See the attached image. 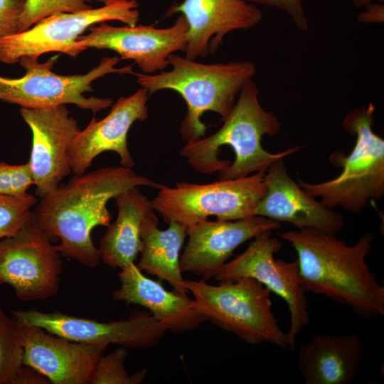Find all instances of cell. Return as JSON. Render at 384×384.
<instances>
[{"label": "cell", "mask_w": 384, "mask_h": 384, "mask_svg": "<svg viewBox=\"0 0 384 384\" xmlns=\"http://www.w3.org/2000/svg\"><path fill=\"white\" fill-rule=\"evenodd\" d=\"M26 0H0V38L19 33Z\"/></svg>", "instance_id": "obj_29"}, {"label": "cell", "mask_w": 384, "mask_h": 384, "mask_svg": "<svg viewBox=\"0 0 384 384\" xmlns=\"http://www.w3.org/2000/svg\"><path fill=\"white\" fill-rule=\"evenodd\" d=\"M34 185L28 161L23 164H9L0 161V194L22 196Z\"/></svg>", "instance_id": "obj_28"}, {"label": "cell", "mask_w": 384, "mask_h": 384, "mask_svg": "<svg viewBox=\"0 0 384 384\" xmlns=\"http://www.w3.org/2000/svg\"><path fill=\"white\" fill-rule=\"evenodd\" d=\"M37 198L30 193L22 196L0 194V240L13 236L32 220V208Z\"/></svg>", "instance_id": "obj_26"}, {"label": "cell", "mask_w": 384, "mask_h": 384, "mask_svg": "<svg viewBox=\"0 0 384 384\" xmlns=\"http://www.w3.org/2000/svg\"><path fill=\"white\" fill-rule=\"evenodd\" d=\"M114 198L118 215L100 239L98 250L105 264L112 269H121L134 262L140 252L142 222L154 208L151 201L137 187L127 189Z\"/></svg>", "instance_id": "obj_22"}, {"label": "cell", "mask_w": 384, "mask_h": 384, "mask_svg": "<svg viewBox=\"0 0 384 384\" xmlns=\"http://www.w3.org/2000/svg\"><path fill=\"white\" fill-rule=\"evenodd\" d=\"M374 111V105L369 104L345 117L343 127L356 137V142L348 156L335 151L329 156L332 164L342 167L337 177L316 183L297 180L306 192L320 198L329 208L339 206L357 213L370 201H379L384 195V140L373 131Z\"/></svg>", "instance_id": "obj_5"}, {"label": "cell", "mask_w": 384, "mask_h": 384, "mask_svg": "<svg viewBox=\"0 0 384 384\" xmlns=\"http://www.w3.org/2000/svg\"><path fill=\"white\" fill-rule=\"evenodd\" d=\"M140 186L159 189L162 185L123 166L75 175L41 198L33 210L32 222L52 241L60 240L58 246L61 255L94 268L101 257L91 233L97 226L110 225L108 201Z\"/></svg>", "instance_id": "obj_1"}, {"label": "cell", "mask_w": 384, "mask_h": 384, "mask_svg": "<svg viewBox=\"0 0 384 384\" xmlns=\"http://www.w3.org/2000/svg\"><path fill=\"white\" fill-rule=\"evenodd\" d=\"M21 324L23 363L53 384H89L107 345L69 340L43 329Z\"/></svg>", "instance_id": "obj_17"}, {"label": "cell", "mask_w": 384, "mask_h": 384, "mask_svg": "<svg viewBox=\"0 0 384 384\" xmlns=\"http://www.w3.org/2000/svg\"><path fill=\"white\" fill-rule=\"evenodd\" d=\"M48 380L23 363L21 327L0 308V384H48Z\"/></svg>", "instance_id": "obj_24"}, {"label": "cell", "mask_w": 384, "mask_h": 384, "mask_svg": "<svg viewBox=\"0 0 384 384\" xmlns=\"http://www.w3.org/2000/svg\"><path fill=\"white\" fill-rule=\"evenodd\" d=\"M19 323L41 327L48 332L77 342L114 344L126 348H149L156 346L167 331L151 314L134 311L124 320L102 322L60 311L12 310Z\"/></svg>", "instance_id": "obj_12"}, {"label": "cell", "mask_w": 384, "mask_h": 384, "mask_svg": "<svg viewBox=\"0 0 384 384\" xmlns=\"http://www.w3.org/2000/svg\"><path fill=\"white\" fill-rule=\"evenodd\" d=\"M280 227L279 222L259 215L236 220L198 222L186 229L188 240L180 258L181 270L209 280L241 244L264 231Z\"/></svg>", "instance_id": "obj_16"}, {"label": "cell", "mask_w": 384, "mask_h": 384, "mask_svg": "<svg viewBox=\"0 0 384 384\" xmlns=\"http://www.w3.org/2000/svg\"><path fill=\"white\" fill-rule=\"evenodd\" d=\"M90 33L80 36L77 44L87 48L108 49L119 54L121 60H133L142 73L163 71L168 65V56L184 51L188 26L180 14L171 27L157 28L154 25L113 26L105 22L89 28Z\"/></svg>", "instance_id": "obj_13"}, {"label": "cell", "mask_w": 384, "mask_h": 384, "mask_svg": "<svg viewBox=\"0 0 384 384\" xmlns=\"http://www.w3.org/2000/svg\"><path fill=\"white\" fill-rule=\"evenodd\" d=\"M136 0H119L99 8L57 13L46 17L28 30L0 38V62L13 64L23 56L58 52L76 57L84 51L77 39L90 27L109 21L134 26L139 18Z\"/></svg>", "instance_id": "obj_9"}, {"label": "cell", "mask_w": 384, "mask_h": 384, "mask_svg": "<svg viewBox=\"0 0 384 384\" xmlns=\"http://www.w3.org/2000/svg\"><path fill=\"white\" fill-rule=\"evenodd\" d=\"M278 235L297 252L306 293L324 295L364 319L384 315V287L366 262L373 233L363 234L350 246L334 235L312 228L279 232Z\"/></svg>", "instance_id": "obj_2"}, {"label": "cell", "mask_w": 384, "mask_h": 384, "mask_svg": "<svg viewBox=\"0 0 384 384\" xmlns=\"http://www.w3.org/2000/svg\"><path fill=\"white\" fill-rule=\"evenodd\" d=\"M86 1H97V2L103 3L104 4H110L111 2L119 1V0H86Z\"/></svg>", "instance_id": "obj_33"}, {"label": "cell", "mask_w": 384, "mask_h": 384, "mask_svg": "<svg viewBox=\"0 0 384 384\" xmlns=\"http://www.w3.org/2000/svg\"><path fill=\"white\" fill-rule=\"evenodd\" d=\"M375 0H353V4L357 8H361L362 6H366L367 4L371 3ZM379 2L383 3L384 0H376Z\"/></svg>", "instance_id": "obj_32"}, {"label": "cell", "mask_w": 384, "mask_h": 384, "mask_svg": "<svg viewBox=\"0 0 384 384\" xmlns=\"http://www.w3.org/2000/svg\"><path fill=\"white\" fill-rule=\"evenodd\" d=\"M127 355V348L122 346L102 355L95 365L89 384L142 383L149 370L143 368L129 375L124 366Z\"/></svg>", "instance_id": "obj_25"}, {"label": "cell", "mask_w": 384, "mask_h": 384, "mask_svg": "<svg viewBox=\"0 0 384 384\" xmlns=\"http://www.w3.org/2000/svg\"><path fill=\"white\" fill-rule=\"evenodd\" d=\"M221 128L213 134L187 142L180 154L196 171L218 172V178L235 179L255 173H265L277 160L297 152L296 146L271 153L262 145L264 135L278 134L281 124L258 100V89L250 80L242 86L238 101Z\"/></svg>", "instance_id": "obj_3"}, {"label": "cell", "mask_w": 384, "mask_h": 384, "mask_svg": "<svg viewBox=\"0 0 384 384\" xmlns=\"http://www.w3.org/2000/svg\"><path fill=\"white\" fill-rule=\"evenodd\" d=\"M38 58L23 56L18 63L25 69L19 78L0 76V100L16 104L23 108L35 109L59 105L74 104L83 110H91L94 115L112 106L110 98L91 96L84 93L92 91V82L110 73L134 74L132 65L117 68L121 60L117 56L104 57L98 65L84 75H61L52 71L54 60L41 63Z\"/></svg>", "instance_id": "obj_8"}, {"label": "cell", "mask_w": 384, "mask_h": 384, "mask_svg": "<svg viewBox=\"0 0 384 384\" xmlns=\"http://www.w3.org/2000/svg\"><path fill=\"white\" fill-rule=\"evenodd\" d=\"M158 225V218L152 209L142 222L141 257L137 266L141 271L166 281L174 290L187 295L188 291L182 276L179 257L187 228L178 222L170 223L164 230Z\"/></svg>", "instance_id": "obj_23"}, {"label": "cell", "mask_w": 384, "mask_h": 384, "mask_svg": "<svg viewBox=\"0 0 384 384\" xmlns=\"http://www.w3.org/2000/svg\"><path fill=\"white\" fill-rule=\"evenodd\" d=\"M20 113L32 132L28 163L35 193L42 198L54 191L71 172L68 149L80 129L65 105L21 107Z\"/></svg>", "instance_id": "obj_14"}, {"label": "cell", "mask_w": 384, "mask_h": 384, "mask_svg": "<svg viewBox=\"0 0 384 384\" xmlns=\"http://www.w3.org/2000/svg\"><path fill=\"white\" fill-rule=\"evenodd\" d=\"M177 12L188 26L186 58L193 60L214 53L228 33L253 28L262 18V11L245 0H183L166 16Z\"/></svg>", "instance_id": "obj_18"}, {"label": "cell", "mask_w": 384, "mask_h": 384, "mask_svg": "<svg viewBox=\"0 0 384 384\" xmlns=\"http://www.w3.org/2000/svg\"><path fill=\"white\" fill-rule=\"evenodd\" d=\"M118 277L121 285L113 292V300L147 309L166 331L175 334L193 331L206 321L193 299L146 277L134 262L122 267Z\"/></svg>", "instance_id": "obj_20"}, {"label": "cell", "mask_w": 384, "mask_h": 384, "mask_svg": "<svg viewBox=\"0 0 384 384\" xmlns=\"http://www.w3.org/2000/svg\"><path fill=\"white\" fill-rule=\"evenodd\" d=\"M61 253L32 220L0 240V285L9 284L23 302L44 300L60 288Z\"/></svg>", "instance_id": "obj_11"}, {"label": "cell", "mask_w": 384, "mask_h": 384, "mask_svg": "<svg viewBox=\"0 0 384 384\" xmlns=\"http://www.w3.org/2000/svg\"><path fill=\"white\" fill-rule=\"evenodd\" d=\"M170 71L158 74L134 73L137 83L149 95L161 90H171L184 100L187 112L181 122L180 132L187 142L205 136L207 127L201 120L208 111L217 112L223 121L230 114L238 94L256 73L250 61L204 64L170 54Z\"/></svg>", "instance_id": "obj_4"}, {"label": "cell", "mask_w": 384, "mask_h": 384, "mask_svg": "<svg viewBox=\"0 0 384 384\" xmlns=\"http://www.w3.org/2000/svg\"><path fill=\"white\" fill-rule=\"evenodd\" d=\"M272 231H264L254 238L248 247L225 263L213 278L220 282L250 277L282 298L290 315L287 344L293 350L298 334L309 324V304L301 284L297 260L274 258L282 245L272 236Z\"/></svg>", "instance_id": "obj_10"}, {"label": "cell", "mask_w": 384, "mask_h": 384, "mask_svg": "<svg viewBox=\"0 0 384 384\" xmlns=\"http://www.w3.org/2000/svg\"><path fill=\"white\" fill-rule=\"evenodd\" d=\"M274 162L265 174L266 191L255 215L286 222L297 229L312 228L335 235L345 225L343 217L316 200L289 175L284 161Z\"/></svg>", "instance_id": "obj_19"}, {"label": "cell", "mask_w": 384, "mask_h": 384, "mask_svg": "<svg viewBox=\"0 0 384 384\" xmlns=\"http://www.w3.org/2000/svg\"><path fill=\"white\" fill-rule=\"evenodd\" d=\"M148 91L142 87L128 97H119L109 114L100 120L95 116L80 129L68 149V161L75 175L86 172L92 161L105 151L119 154L120 164L132 168L134 161L127 147L128 132L134 122L147 119Z\"/></svg>", "instance_id": "obj_15"}, {"label": "cell", "mask_w": 384, "mask_h": 384, "mask_svg": "<svg viewBox=\"0 0 384 384\" xmlns=\"http://www.w3.org/2000/svg\"><path fill=\"white\" fill-rule=\"evenodd\" d=\"M86 2V0H26L20 18L19 33L50 15L92 8Z\"/></svg>", "instance_id": "obj_27"}, {"label": "cell", "mask_w": 384, "mask_h": 384, "mask_svg": "<svg viewBox=\"0 0 384 384\" xmlns=\"http://www.w3.org/2000/svg\"><path fill=\"white\" fill-rule=\"evenodd\" d=\"M363 343L358 334H316L298 351L306 384H350L358 373Z\"/></svg>", "instance_id": "obj_21"}, {"label": "cell", "mask_w": 384, "mask_h": 384, "mask_svg": "<svg viewBox=\"0 0 384 384\" xmlns=\"http://www.w3.org/2000/svg\"><path fill=\"white\" fill-rule=\"evenodd\" d=\"M265 174L206 184L183 181L174 187L162 185L151 201L152 206L166 224L178 222L186 228L209 216L218 220L250 218L255 215L266 191Z\"/></svg>", "instance_id": "obj_7"}, {"label": "cell", "mask_w": 384, "mask_h": 384, "mask_svg": "<svg viewBox=\"0 0 384 384\" xmlns=\"http://www.w3.org/2000/svg\"><path fill=\"white\" fill-rule=\"evenodd\" d=\"M252 4H257L269 7L279 9L291 17L297 28L306 31L309 22L303 7L302 0H245Z\"/></svg>", "instance_id": "obj_30"}, {"label": "cell", "mask_w": 384, "mask_h": 384, "mask_svg": "<svg viewBox=\"0 0 384 384\" xmlns=\"http://www.w3.org/2000/svg\"><path fill=\"white\" fill-rule=\"evenodd\" d=\"M366 11L362 12L358 20L365 23H381L384 19V6L381 4L370 3L366 5Z\"/></svg>", "instance_id": "obj_31"}, {"label": "cell", "mask_w": 384, "mask_h": 384, "mask_svg": "<svg viewBox=\"0 0 384 384\" xmlns=\"http://www.w3.org/2000/svg\"><path fill=\"white\" fill-rule=\"evenodd\" d=\"M185 286L206 321L248 344L288 347L287 333L272 310L271 292L257 280L242 277L212 285L203 279H185Z\"/></svg>", "instance_id": "obj_6"}]
</instances>
